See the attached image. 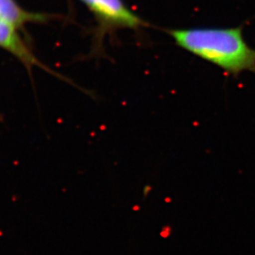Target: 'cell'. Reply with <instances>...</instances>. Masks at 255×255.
Returning a JSON list of instances; mask_svg holds the SVG:
<instances>
[{
    "instance_id": "3957f363",
    "label": "cell",
    "mask_w": 255,
    "mask_h": 255,
    "mask_svg": "<svg viewBox=\"0 0 255 255\" xmlns=\"http://www.w3.org/2000/svg\"><path fill=\"white\" fill-rule=\"evenodd\" d=\"M42 19L43 16L25 11L15 2L14 0H0V20L16 28L26 22Z\"/></svg>"
},
{
    "instance_id": "7a4b0ae2",
    "label": "cell",
    "mask_w": 255,
    "mask_h": 255,
    "mask_svg": "<svg viewBox=\"0 0 255 255\" xmlns=\"http://www.w3.org/2000/svg\"><path fill=\"white\" fill-rule=\"evenodd\" d=\"M95 15L98 22L96 44L101 47V41L107 33L121 29H140L147 26L124 2V0H81Z\"/></svg>"
},
{
    "instance_id": "6da1fadb",
    "label": "cell",
    "mask_w": 255,
    "mask_h": 255,
    "mask_svg": "<svg viewBox=\"0 0 255 255\" xmlns=\"http://www.w3.org/2000/svg\"><path fill=\"white\" fill-rule=\"evenodd\" d=\"M176 44L201 59L237 76L255 74V49L244 38L242 27H197L167 30Z\"/></svg>"
}]
</instances>
